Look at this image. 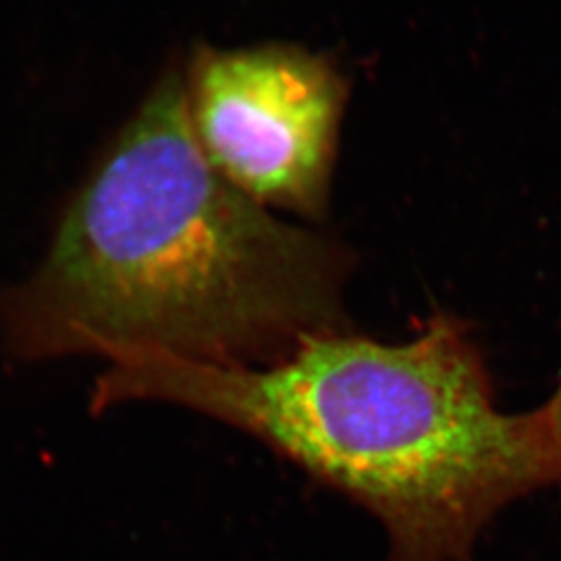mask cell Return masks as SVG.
Returning <instances> with one entry per match:
<instances>
[{"label": "cell", "instance_id": "obj_1", "mask_svg": "<svg viewBox=\"0 0 561 561\" xmlns=\"http://www.w3.org/2000/svg\"><path fill=\"white\" fill-rule=\"evenodd\" d=\"M340 241L280 221L202 157L169 69L69 204L41 268L0 296L20 360L161 352L264 366L347 331Z\"/></svg>", "mask_w": 561, "mask_h": 561}, {"label": "cell", "instance_id": "obj_2", "mask_svg": "<svg viewBox=\"0 0 561 561\" xmlns=\"http://www.w3.org/2000/svg\"><path fill=\"white\" fill-rule=\"evenodd\" d=\"M106 360L94 412L164 401L240 428L368 510L389 561H470L505 505L561 486L541 408L500 410L479 345L449 312L405 343L333 331L264 366L144 350Z\"/></svg>", "mask_w": 561, "mask_h": 561}, {"label": "cell", "instance_id": "obj_3", "mask_svg": "<svg viewBox=\"0 0 561 561\" xmlns=\"http://www.w3.org/2000/svg\"><path fill=\"white\" fill-rule=\"evenodd\" d=\"M202 157L264 208L322 219L329 206L347 81L291 44L201 46L183 71Z\"/></svg>", "mask_w": 561, "mask_h": 561}, {"label": "cell", "instance_id": "obj_4", "mask_svg": "<svg viewBox=\"0 0 561 561\" xmlns=\"http://www.w3.org/2000/svg\"><path fill=\"white\" fill-rule=\"evenodd\" d=\"M541 410L545 419L549 422V426H551V431H553V435H556V439L561 445V379L558 387H556V391L551 393V398L542 403Z\"/></svg>", "mask_w": 561, "mask_h": 561}]
</instances>
